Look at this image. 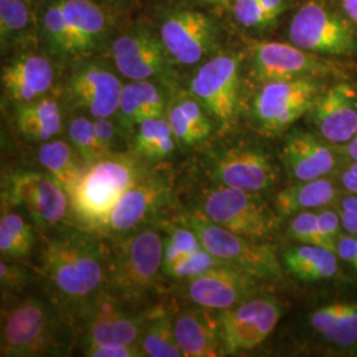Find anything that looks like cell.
Masks as SVG:
<instances>
[{"label": "cell", "instance_id": "6da1fadb", "mask_svg": "<svg viewBox=\"0 0 357 357\" xmlns=\"http://www.w3.org/2000/svg\"><path fill=\"white\" fill-rule=\"evenodd\" d=\"M110 258L102 243L90 234L70 233L45 243L41 275L65 305L88 307L102 295L109 281Z\"/></svg>", "mask_w": 357, "mask_h": 357}, {"label": "cell", "instance_id": "7a4b0ae2", "mask_svg": "<svg viewBox=\"0 0 357 357\" xmlns=\"http://www.w3.org/2000/svg\"><path fill=\"white\" fill-rule=\"evenodd\" d=\"M107 26L106 13L93 0H52L41 16L40 32L51 53L70 57L96 50Z\"/></svg>", "mask_w": 357, "mask_h": 357}, {"label": "cell", "instance_id": "3957f363", "mask_svg": "<svg viewBox=\"0 0 357 357\" xmlns=\"http://www.w3.org/2000/svg\"><path fill=\"white\" fill-rule=\"evenodd\" d=\"M142 176L141 167L131 156H105L85 169L69 195L70 204L91 228L109 215L123 193Z\"/></svg>", "mask_w": 357, "mask_h": 357}, {"label": "cell", "instance_id": "277c9868", "mask_svg": "<svg viewBox=\"0 0 357 357\" xmlns=\"http://www.w3.org/2000/svg\"><path fill=\"white\" fill-rule=\"evenodd\" d=\"M163 252L165 240L156 230L128 233L110 257L107 284L113 293L132 301L150 291L163 271Z\"/></svg>", "mask_w": 357, "mask_h": 357}, {"label": "cell", "instance_id": "5b68a950", "mask_svg": "<svg viewBox=\"0 0 357 357\" xmlns=\"http://www.w3.org/2000/svg\"><path fill=\"white\" fill-rule=\"evenodd\" d=\"M187 227L196 233L204 249L230 266L240 268L255 278L281 280V262L271 246L225 229L204 215L190 217Z\"/></svg>", "mask_w": 357, "mask_h": 357}, {"label": "cell", "instance_id": "8992f818", "mask_svg": "<svg viewBox=\"0 0 357 357\" xmlns=\"http://www.w3.org/2000/svg\"><path fill=\"white\" fill-rule=\"evenodd\" d=\"M56 333L57 321L50 307L35 298H26L1 312V356L48 354L57 343Z\"/></svg>", "mask_w": 357, "mask_h": 357}, {"label": "cell", "instance_id": "52a82bcc", "mask_svg": "<svg viewBox=\"0 0 357 357\" xmlns=\"http://www.w3.org/2000/svg\"><path fill=\"white\" fill-rule=\"evenodd\" d=\"M203 213L217 225L252 240L268 238L277 225L271 211L253 192L225 185L208 192Z\"/></svg>", "mask_w": 357, "mask_h": 357}, {"label": "cell", "instance_id": "ba28073f", "mask_svg": "<svg viewBox=\"0 0 357 357\" xmlns=\"http://www.w3.org/2000/svg\"><path fill=\"white\" fill-rule=\"evenodd\" d=\"M319 94L312 77L266 82L255 96V119L264 132L278 134L308 113Z\"/></svg>", "mask_w": 357, "mask_h": 357}, {"label": "cell", "instance_id": "9c48e42d", "mask_svg": "<svg viewBox=\"0 0 357 357\" xmlns=\"http://www.w3.org/2000/svg\"><path fill=\"white\" fill-rule=\"evenodd\" d=\"M289 38L298 48L315 54L345 56L357 48L351 24L340 15L314 1L302 6L294 15Z\"/></svg>", "mask_w": 357, "mask_h": 357}, {"label": "cell", "instance_id": "30bf717a", "mask_svg": "<svg viewBox=\"0 0 357 357\" xmlns=\"http://www.w3.org/2000/svg\"><path fill=\"white\" fill-rule=\"evenodd\" d=\"M192 96L221 126L233 122L240 94V60L218 54L208 60L191 81Z\"/></svg>", "mask_w": 357, "mask_h": 357}, {"label": "cell", "instance_id": "8fae6325", "mask_svg": "<svg viewBox=\"0 0 357 357\" xmlns=\"http://www.w3.org/2000/svg\"><path fill=\"white\" fill-rule=\"evenodd\" d=\"M159 36L178 64L195 65L218 47L221 28L216 19L195 10H178L163 20Z\"/></svg>", "mask_w": 357, "mask_h": 357}, {"label": "cell", "instance_id": "7c38bea8", "mask_svg": "<svg viewBox=\"0 0 357 357\" xmlns=\"http://www.w3.org/2000/svg\"><path fill=\"white\" fill-rule=\"evenodd\" d=\"M282 307L266 298L245 301L218 314L222 351L237 354L261 344L281 319Z\"/></svg>", "mask_w": 357, "mask_h": 357}, {"label": "cell", "instance_id": "4fadbf2b", "mask_svg": "<svg viewBox=\"0 0 357 357\" xmlns=\"http://www.w3.org/2000/svg\"><path fill=\"white\" fill-rule=\"evenodd\" d=\"M68 196L50 174L17 172L7 181V200L24 205L40 227H52L64 220L70 204Z\"/></svg>", "mask_w": 357, "mask_h": 357}, {"label": "cell", "instance_id": "5bb4252c", "mask_svg": "<svg viewBox=\"0 0 357 357\" xmlns=\"http://www.w3.org/2000/svg\"><path fill=\"white\" fill-rule=\"evenodd\" d=\"M169 185L163 176L143 175L118 200L109 215L93 229L109 234H128L158 212L168 199Z\"/></svg>", "mask_w": 357, "mask_h": 357}, {"label": "cell", "instance_id": "9a60e30c", "mask_svg": "<svg viewBox=\"0 0 357 357\" xmlns=\"http://www.w3.org/2000/svg\"><path fill=\"white\" fill-rule=\"evenodd\" d=\"M253 70L258 81L271 82L333 73L331 63L294 44L258 43L253 50Z\"/></svg>", "mask_w": 357, "mask_h": 357}, {"label": "cell", "instance_id": "2e32d148", "mask_svg": "<svg viewBox=\"0 0 357 357\" xmlns=\"http://www.w3.org/2000/svg\"><path fill=\"white\" fill-rule=\"evenodd\" d=\"M112 56L122 76L131 81H144L166 72L169 54L160 36L141 26L115 38Z\"/></svg>", "mask_w": 357, "mask_h": 357}, {"label": "cell", "instance_id": "e0dca14e", "mask_svg": "<svg viewBox=\"0 0 357 357\" xmlns=\"http://www.w3.org/2000/svg\"><path fill=\"white\" fill-rule=\"evenodd\" d=\"M122 89L114 73L94 63L78 65L68 81L70 100L94 118L116 114Z\"/></svg>", "mask_w": 357, "mask_h": 357}, {"label": "cell", "instance_id": "ac0fdd59", "mask_svg": "<svg viewBox=\"0 0 357 357\" xmlns=\"http://www.w3.org/2000/svg\"><path fill=\"white\" fill-rule=\"evenodd\" d=\"M192 302L205 310H228L255 293V277L240 268L221 265L188 283Z\"/></svg>", "mask_w": 357, "mask_h": 357}, {"label": "cell", "instance_id": "d6986e66", "mask_svg": "<svg viewBox=\"0 0 357 357\" xmlns=\"http://www.w3.org/2000/svg\"><path fill=\"white\" fill-rule=\"evenodd\" d=\"M212 176L220 185L259 192L275 183L277 168L261 150L233 149L221 153L213 162Z\"/></svg>", "mask_w": 357, "mask_h": 357}, {"label": "cell", "instance_id": "ffe728a7", "mask_svg": "<svg viewBox=\"0 0 357 357\" xmlns=\"http://www.w3.org/2000/svg\"><path fill=\"white\" fill-rule=\"evenodd\" d=\"M323 138L345 144L357 134V94L348 84H336L320 93L310 110Z\"/></svg>", "mask_w": 357, "mask_h": 357}, {"label": "cell", "instance_id": "44dd1931", "mask_svg": "<svg viewBox=\"0 0 357 357\" xmlns=\"http://www.w3.org/2000/svg\"><path fill=\"white\" fill-rule=\"evenodd\" d=\"M85 347L139 343L146 323L122 311L103 294L85 310Z\"/></svg>", "mask_w": 357, "mask_h": 357}, {"label": "cell", "instance_id": "7402d4cb", "mask_svg": "<svg viewBox=\"0 0 357 357\" xmlns=\"http://www.w3.org/2000/svg\"><path fill=\"white\" fill-rule=\"evenodd\" d=\"M54 79L52 63L41 54H22L1 70V85L13 102L38 100L51 89Z\"/></svg>", "mask_w": 357, "mask_h": 357}, {"label": "cell", "instance_id": "603a6c76", "mask_svg": "<svg viewBox=\"0 0 357 357\" xmlns=\"http://www.w3.org/2000/svg\"><path fill=\"white\" fill-rule=\"evenodd\" d=\"M282 160L296 181L324 178L336 165L331 149L310 132L289 135L282 150Z\"/></svg>", "mask_w": 357, "mask_h": 357}, {"label": "cell", "instance_id": "cb8c5ba5", "mask_svg": "<svg viewBox=\"0 0 357 357\" xmlns=\"http://www.w3.org/2000/svg\"><path fill=\"white\" fill-rule=\"evenodd\" d=\"M175 336L183 356L212 357L222 347L220 323L203 310H187L174 319Z\"/></svg>", "mask_w": 357, "mask_h": 357}, {"label": "cell", "instance_id": "d4e9b609", "mask_svg": "<svg viewBox=\"0 0 357 357\" xmlns=\"http://www.w3.org/2000/svg\"><path fill=\"white\" fill-rule=\"evenodd\" d=\"M165 107L163 96L153 82L149 79L131 81L123 85L116 112L118 121L121 128L131 131L150 118L163 116Z\"/></svg>", "mask_w": 357, "mask_h": 357}, {"label": "cell", "instance_id": "484cf974", "mask_svg": "<svg viewBox=\"0 0 357 357\" xmlns=\"http://www.w3.org/2000/svg\"><path fill=\"white\" fill-rule=\"evenodd\" d=\"M314 331L339 347L357 345V305L335 302L320 307L310 315Z\"/></svg>", "mask_w": 357, "mask_h": 357}, {"label": "cell", "instance_id": "4316f807", "mask_svg": "<svg viewBox=\"0 0 357 357\" xmlns=\"http://www.w3.org/2000/svg\"><path fill=\"white\" fill-rule=\"evenodd\" d=\"M16 126L29 141H51L63 128L60 106L48 98L19 103L16 110Z\"/></svg>", "mask_w": 357, "mask_h": 357}, {"label": "cell", "instance_id": "83f0119b", "mask_svg": "<svg viewBox=\"0 0 357 357\" xmlns=\"http://www.w3.org/2000/svg\"><path fill=\"white\" fill-rule=\"evenodd\" d=\"M283 264L301 281H324L337 273L336 252L317 245L302 243L287 249L283 253Z\"/></svg>", "mask_w": 357, "mask_h": 357}, {"label": "cell", "instance_id": "f1b7e54d", "mask_svg": "<svg viewBox=\"0 0 357 357\" xmlns=\"http://www.w3.org/2000/svg\"><path fill=\"white\" fill-rule=\"evenodd\" d=\"M337 196L336 188L327 178L298 181L275 197V208L281 216H293L330 204Z\"/></svg>", "mask_w": 357, "mask_h": 357}, {"label": "cell", "instance_id": "f546056e", "mask_svg": "<svg viewBox=\"0 0 357 357\" xmlns=\"http://www.w3.org/2000/svg\"><path fill=\"white\" fill-rule=\"evenodd\" d=\"M167 118L176 141L192 146L204 141L212 132L211 119L200 102L192 97H180L168 109Z\"/></svg>", "mask_w": 357, "mask_h": 357}, {"label": "cell", "instance_id": "4dcf8cb0", "mask_svg": "<svg viewBox=\"0 0 357 357\" xmlns=\"http://www.w3.org/2000/svg\"><path fill=\"white\" fill-rule=\"evenodd\" d=\"M75 147L63 141L47 142L38 151V162L68 195L73 191L86 168L77 162Z\"/></svg>", "mask_w": 357, "mask_h": 357}, {"label": "cell", "instance_id": "1f68e13d", "mask_svg": "<svg viewBox=\"0 0 357 357\" xmlns=\"http://www.w3.org/2000/svg\"><path fill=\"white\" fill-rule=\"evenodd\" d=\"M175 135L167 116L150 118L137 128V151L153 160L166 159L175 150Z\"/></svg>", "mask_w": 357, "mask_h": 357}, {"label": "cell", "instance_id": "d6a6232c", "mask_svg": "<svg viewBox=\"0 0 357 357\" xmlns=\"http://www.w3.org/2000/svg\"><path fill=\"white\" fill-rule=\"evenodd\" d=\"M139 345L144 356H183L175 336L174 319L166 312L159 314L144 323Z\"/></svg>", "mask_w": 357, "mask_h": 357}, {"label": "cell", "instance_id": "836d02e7", "mask_svg": "<svg viewBox=\"0 0 357 357\" xmlns=\"http://www.w3.org/2000/svg\"><path fill=\"white\" fill-rule=\"evenodd\" d=\"M35 234L26 220L16 213H3L0 220V252L3 258H23L31 255Z\"/></svg>", "mask_w": 357, "mask_h": 357}, {"label": "cell", "instance_id": "e575fe53", "mask_svg": "<svg viewBox=\"0 0 357 357\" xmlns=\"http://www.w3.org/2000/svg\"><path fill=\"white\" fill-rule=\"evenodd\" d=\"M33 8L24 0H0L1 48L15 44L32 24Z\"/></svg>", "mask_w": 357, "mask_h": 357}, {"label": "cell", "instance_id": "d590c367", "mask_svg": "<svg viewBox=\"0 0 357 357\" xmlns=\"http://www.w3.org/2000/svg\"><path fill=\"white\" fill-rule=\"evenodd\" d=\"M69 138L77 155L88 165H93L105 156H109L105 153L97 139L94 122L85 116H77L72 121L69 126Z\"/></svg>", "mask_w": 357, "mask_h": 357}, {"label": "cell", "instance_id": "8d00e7d4", "mask_svg": "<svg viewBox=\"0 0 357 357\" xmlns=\"http://www.w3.org/2000/svg\"><path fill=\"white\" fill-rule=\"evenodd\" d=\"M228 265L227 262L218 259L217 257L209 253L206 249L202 248L200 250L191 253L180 259L175 266L169 268L166 274L167 277H171L174 280H193L199 275H203L206 271L212 268Z\"/></svg>", "mask_w": 357, "mask_h": 357}, {"label": "cell", "instance_id": "74e56055", "mask_svg": "<svg viewBox=\"0 0 357 357\" xmlns=\"http://www.w3.org/2000/svg\"><path fill=\"white\" fill-rule=\"evenodd\" d=\"M289 234L298 243H305V245H317V246L330 249L328 243H326V240L320 234L318 215L311 211L295 215L289 227Z\"/></svg>", "mask_w": 357, "mask_h": 357}, {"label": "cell", "instance_id": "f35d334b", "mask_svg": "<svg viewBox=\"0 0 357 357\" xmlns=\"http://www.w3.org/2000/svg\"><path fill=\"white\" fill-rule=\"evenodd\" d=\"M231 13L236 22L248 29L270 26L259 0H231Z\"/></svg>", "mask_w": 357, "mask_h": 357}, {"label": "cell", "instance_id": "ab89813d", "mask_svg": "<svg viewBox=\"0 0 357 357\" xmlns=\"http://www.w3.org/2000/svg\"><path fill=\"white\" fill-rule=\"evenodd\" d=\"M166 243L176 248L184 255H191L203 248L199 237L190 227H171L167 230V237L165 238Z\"/></svg>", "mask_w": 357, "mask_h": 357}, {"label": "cell", "instance_id": "60d3db41", "mask_svg": "<svg viewBox=\"0 0 357 357\" xmlns=\"http://www.w3.org/2000/svg\"><path fill=\"white\" fill-rule=\"evenodd\" d=\"M317 215H318L320 234L323 236L326 243H328L330 249L336 252L337 238L340 237V229L343 228L340 213L327 209V211H320Z\"/></svg>", "mask_w": 357, "mask_h": 357}, {"label": "cell", "instance_id": "b9f144b4", "mask_svg": "<svg viewBox=\"0 0 357 357\" xmlns=\"http://www.w3.org/2000/svg\"><path fill=\"white\" fill-rule=\"evenodd\" d=\"M85 355L91 357L144 356L139 343H135V344L86 345Z\"/></svg>", "mask_w": 357, "mask_h": 357}, {"label": "cell", "instance_id": "7bdbcfd3", "mask_svg": "<svg viewBox=\"0 0 357 357\" xmlns=\"http://www.w3.org/2000/svg\"><path fill=\"white\" fill-rule=\"evenodd\" d=\"M28 275L20 266L1 258L0 261V282L7 290H22L26 284Z\"/></svg>", "mask_w": 357, "mask_h": 357}, {"label": "cell", "instance_id": "ee69618b", "mask_svg": "<svg viewBox=\"0 0 357 357\" xmlns=\"http://www.w3.org/2000/svg\"><path fill=\"white\" fill-rule=\"evenodd\" d=\"M93 122H94L97 139L100 142L103 151L106 155H113L115 137H116V128H115L114 123L109 118H96Z\"/></svg>", "mask_w": 357, "mask_h": 357}, {"label": "cell", "instance_id": "f6af8a7d", "mask_svg": "<svg viewBox=\"0 0 357 357\" xmlns=\"http://www.w3.org/2000/svg\"><path fill=\"white\" fill-rule=\"evenodd\" d=\"M336 255H339L351 268L357 270V238L354 234L342 236L337 238Z\"/></svg>", "mask_w": 357, "mask_h": 357}, {"label": "cell", "instance_id": "bcb514c9", "mask_svg": "<svg viewBox=\"0 0 357 357\" xmlns=\"http://www.w3.org/2000/svg\"><path fill=\"white\" fill-rule=\"evenodd\" d=\"M259 3L264 7V11L266 13L270 24L277 20V17L283 13L286 6V0H259Z\"/></svg>", "mask_w": 357, "mask_h": 357}, {"label": "cell", "instance_id": "7dc6e473", "mask_svg": "<svg viewBox=\"0 0 357 357\" xmlns=\"http://www.w3.org/2000/svg\"><path fill=\"white\" fill-rule=\"evenodd\" d=\"M340 218H342V225L347 230V233L357 236V213L342 209Z\"/></svg>", "mask_w": 357, "mask_h": 357}, {"label": "cell", "instance_id": "c3c4849f", "mask_svg": "<svg viewBox=\"0 0 357 357\" xmlns=\"http://www.w3.org/2000/svg\"><path fill=\"white\" fill-rule=\"evenodd\" d=\"M342 183L345 187V190L351 192V193H355L357 195V174L351 171L349 168L343 172V176H342Z\"/></svg>", "mask_w": 357, "mask_h": 357}, {"label": "cell", "instance_id": "681fc988", "mask_svg": "<svg viewBox=\"0 0 357 357\" xmlns=\"http://www.w3.org/2000/svg\"><path fill=\"white\" fill-rule=\"evenodd\" d=\"M342 6L347 17L357 24V0H342Z\"/></svg>", "mask_w": 357, "mask_h": 357}, {"label": "cell", "instance_id": "f907efd6", "mask_svg": "<svg viewBox=\"0 0 357 357\" xmlns=\"http://www.w3.org/2000/svg\"><path fill=\"white\" fill-rule=\"evenodd\" d=\"M340 149L344 151L347 156H349L352 160L357 162V138H354L352 141L345 143V146Z\"/></svg>", "mask_w": 357, "mask_h": 357}, {"label": "cell", "instance_id": "816d5d0a", "mask_svg": "<svg viewBox=\"0 0 357 357\" xmlns=\"http://www.w3.org/2000/svg\"><path fill=\"white\" fill-rule=\"evenodd\" d=\"M342 209L357 213V195L348 196V197L343 199V202H342Z\"/></svg>", "mask_w": 357, "mask_h": 357}, {"label": "cell", "instance_id": "f5cc1de1", "mask_svg": "<svg viewBox=\"0 0 357 357\" xmlns=\"http://www.w3.org/2000/svg\"><path fill=\"white\" fill-rule=\"evenodd\" d=\"M206 4H212V6H217V7H224V8H229L231 4V0H202Z\"/></svg>", "mask_w": 357, "mask_h": 357}, {"label": "cell", "instance_id": "db71d44e", "mask_svg": "<svg viewBox=\"0 0 357 357\" xmlns=\"http://www.w3.org/2000/svg\"><path fill=\"white\" fill-rule=\"evenodd\" d=\"M102 3H105L106 6H112V7H115V6H121V4H123L126 0H101Z\"/></svg>", "mask_w": 357, "mask_h": 357}, {"label": "cell", "instance_id": "11a10c76", "mask_svg": "<svg viewBox=\"0 0 357 357\" xmlns=\"http://www.w3.org/2000/svg\"><path fill=\"white\" fill-rule=\"evenodd\" d=\"M26 3H28L33 10H36L38 8V6H40V3L43 1V0H24Z\"/></svg>", "mask_w": 357, "mask_h": 357}, {"label": "cell", "instance_id": "9f6ffc18", "mask_svg": "<svg viewBox=\"0 0 357 357\" xmlns=\"http://www.w3.org/2000/svg\"><path fill=\"white\" fill-rule=\"evenodd\" d=\"M349 169H351V171H354V172H356L357 174V162H355V163H352V165H351V167H349Z\"/></svg>", "mask_w": 357, "mask_h": 357}, {"label": "cell", "instance_id": "6f0895ef", "mask_svg": "<svg viewBox=\"0 0 357 357\" xmlns=\"http://www.w3.org/2000/svg\"><path fill=\"white\" fill-rule=\"evenodd\" d=\"M355 138H357V134H356V137H355Z\"/></svg>", "mask_w": 357, "mask_h": 357}, {"label": "cell", "instance_id": "680465c9", "mask_svg": "<svg viewBox=\"0 0 357 357\" xmlns=\"http://www.w3.org/2000/svg\"><path fill=\"white\" fill-rule=\"evenodd\" d=\"M356 238H357V236H356Z\"/></svg>", "mask_w": 357, "mask_h": 357}]
</instances>
